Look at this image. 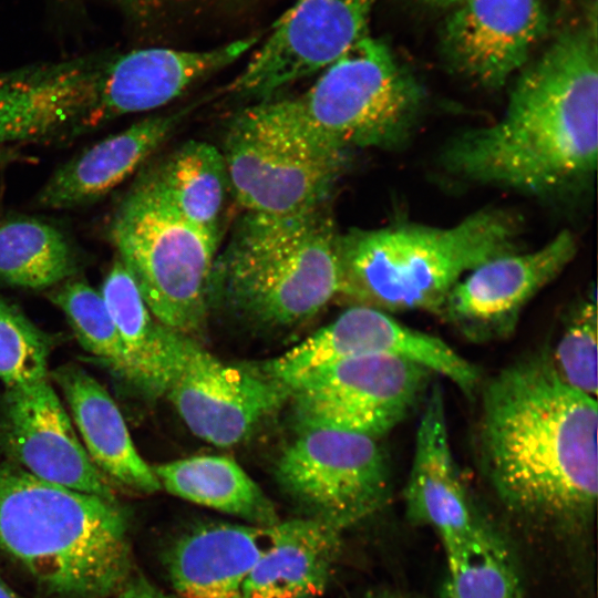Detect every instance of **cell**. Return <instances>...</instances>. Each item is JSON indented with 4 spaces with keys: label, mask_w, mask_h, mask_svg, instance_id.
I'll list each match as a JSON object with an SVG mask.
<instances>
[{
    "label": "cell",
    "mask_w": 598,
    "mask_h": 598,
    "mask_svg": "<svg viewBox=\"0 0 598 598\" xmlns=\"http://www.w3.org/2000/svg\"><path fill=\"white\" fill-rule=\"evenodd\" d=\"M0 442L14 464L41 480L116 498L109 478L92 463L80 443L49 378L7 389Z\"/></svg>",
    "instance_id": "9a60e30c"
},
{
    "label": "cell",
    "mask_w": 598,
    "mask_h": 598,
    "mask_svg": "<svg viewBox=\"0 0 598 598\" xmlns=\"http://www.w3.org/2000/svg\"><path fill=\"white\" fill-rule=\"evenodd\" d=\"M100 293L125 351L127 382L150 399L164 396L187 336L156 320L120 258L112 265Z\"/></svg>",
    "instance_id": "7402d4cb"
},
{
    "label": "cell",
    "mask_w": 598,
    "mask_h": 598,
    "mask_svg": "<svg viewBox=\"0 0 598 598\" xmlns=\"http://www.w3.org/2000/svg\"><path fill=\"white\" fill-rule=\"evenodd\" d=\"M275 476L309 517L342 532L378 513L391 494V466L379 440L331 427L298 426Z\"/></svg>",
    "instance_id": "9c48e42d"
},
{
    "label": "cell",
    "mask_w": 598,
    "mask_h": 598,
    "mask_svg": "<svg viewBox=\"0 0 598 598\" xmlns=\"http://www.w3.org/2000/svg\"><path fill=\"white\" fill-rule=\"evenodd\" d=\"M0 598H19V597L0 579Z\"/></svg>",
    "instance_id": "d6a6232c"
},
{
    "label": "cell",
    "mask_w": 598,
    "mask_h": 598,
    "mask_svg": "<svg viewBox=\"0 0 598 598\" xmlns=\"http://www.w3.org/2000/svg\"><path fill=\"white\" fill-rule=\"evenodd\" d=\"M73 239L60 227L20 216L0 223V280L42 289L70 279L78 269Z\"/></svg>",
    "instance_id": "d4e9b609"
},
{
    "label": "cell",
    "mask_w": 598,
    "mask_h": 598,
    "mask_svg": "<svg viewBox=\"0 0 598 598\" xmlns=\"http://www.w3.org/2000/svg\"><path fill=\"white\" fill-rule=\"evenodd\" d=\"M50 340L0 296V379L7 389L49 378Z\"/></svg>",
    "instance_id": "f1b7e54d"
},
{
    "label": "cell",
    "mask_w": 598,
    "mask_h": 598,
    "mask_svg": "<svg viewBox=\"0 0 598 598\" xmlns=\"http://www.w3.org/2000/svg\"><path fill=\"white\" fill-rule=\"evenodd\" d=\"M169 494L244 519L272 526L280 519L274 503L233 458L198 455L152 466Z\"/></svg>",
    "instance_id": "cb8c5ba5"
},
{
    "label": "cell",
    "mask_w": 598,
    "mask_h": 598,
    "mask_svg": "<svg viewBox=\"0 0 598 598\" xmlns=\"http://www.w3.org/2000/svg\"><path fill=\"white\" fill-rule=\"evenodd\" d=\"M404 504L408 518L433 527L451 549L482 520L453 454L443 390L432 384L423 402Z\"/></svg>",
    "instance_id": "e0dca14e"
},
{
    "label": "cell",
    "mask_w": 598,
    "mask_h": 598,
    "mask_svg": "<svg viewBox=\"0 0 598 598\" xmlns=\"http://www.w3.org/2000/svg\"><path fill=\"white\" fill-rule=\"evenodd\" d=\"M429 1L439 3V4H455L461 0H429Z\"/></svg>",
    "instance_id": "836d02e7"
},
{
    "label": "cell",
    "mask_w": 598,
    "mask_h": 598,
    "mask_svg": "<svg viewBox=\"0 0 598 598\" xmlns=\"http://www.w3.org/2000/svg\"><path fill=\"white\" fill-rule=\"evenodd\" d=\"M447 18L442 52L456 73L499 89L523 69L547 28L542 0H461Z\"/></svg>",
    "instance_id": "2e32d148"
},
{
    "label": "cell",
    "mask_w": 598,
    "mask_h": 598,
    "mask_svg": "<svg viewBox=\"0 0 598 598\" xmlns=\"http://www.w3.org/2000/svg\"><path fill=\"white\" fill-rule=\"evenodd\" d=\"M122 4H125L128 9L136 11L137 13L147 14L165 7L181 2L184 0H118Z\"/></svg>",
    "instance_id": "4dcf8cb0"
},
{
    "label": "cell",
    "mask_w": 598,
    "mask_h": 598,
    "mask_svg": "<svg viewBox=\"0 0 598 598\" xmlns=\"http://www.w3.org/2000/svg\"><path fill=\"white\" fill-rule=\"evenodd\" d=\"M576 252L575 236L561 230L533 251L489 259L454 286L439 316L472 342L507 339L528 302L563 272Z\"/></svg>",
    "instance_id": "5bb4252c"
},
{
    "label": "cell",
    "mask_w": 598,
    "mask_h": 598,
    "mask_svg": "<svg viewBox=\"0 0 598 598\" xmlns=\"http://www.w3.org/2000/svg\"><path fill=\"white\" fill-rule=\"evenodd\" d=\"M374 0H296L275 23L227 91L271 100L283 87L323 71L367 35Z\"/></svg>",
    "instance_id": "4fadbf2b"
},
{
    "label": "cell",
    "mask_w": 598,
    "mask_h": 598,
    "mask_svg": "<svg viewBox=\"0 0 598 598\" xmlns=\"http://www.w3.org/2000/svg\"><path fill=\"white\" fill-rule=\"evenodd\" d=\"M342 530L318 518L275 525L270 547L246 579L240 598H316L330 579Z\"/></svg>",
    "instance_id": "44dd1931"
},
{
    "label": "cell",
    "mask_w": 598,
    "mask_h": 598,
    "mask_svg": "<svg viewBox=\"0 0 598 598\" xmlns=\"http://www.w3.org/2000/svg\"><path fill=\"white\" fill-rule=\"evenodd\" d=\"M434 373L393 355L344 359L286 384L298 426H323L380 439L402 423L430 391Z\"/></svg>",
    "instance_id": "30bf717a"
},
{
    "label": "cell",
    "mask_w": 598,
    "mask_h": 598,
    "mask_svg": "<svg viewBox=\"0 0 598 598\" xmlns=\"http://www.w3.org/2000/svg\"><path fill=\"white\" fill-rule=\"evenodd\" d=\"M165 396L195 436L228 447L288 402L289 390L259 364L221 361L187 336Z\"/></svg>",
    "instance_id": "8fae6325"
},
{
    "label": "cell",
    "mask_w": 598,
    "mask_h": 598,
    "mask_svg": "<svg viewBox=\"0 0 598 598\" xmlns=\"http://www.w3.org/2000/svg\"><path fill=\"white\" fill-rule=\"evenodd\" d=\"M367 355L413 361L447 378L467 399L475 398L482 383L480 369L442 339L408 327L389 312L361 305L347 309L281 355L259 365L286 385L315 368Z\"/></svg>",
    "instance_id": "7c38bea8"
},
{
    "label": "cell",
    "mask_w": 598,
    "mask_h": 598,
    "mask_svg": "<svg viewBox=\"0 0 598 598\" xmlns=\"http://www.w3.org/2000/svg\"><path fill=\"white\" fill-rule=\"evenodd\" d=\"M51 375L68 401L90 460L100 472L137 493L159 491L153 467L138 454L107 391L78 365L60 367Z\"/></svg>",
    "instance_id": "ffe728a7"
},
{
    "label": "cell",
    "mask_w": 598,
    "mask_h": 598,
    "mask_svg": "<svg viewBox=\"0 0 598 598\" xmlns=\"http://www.w3.org/2000/svg\"><path fill=\"white\" fill-rule=\"evenodd\" d=\"M518 218L488 208L451 227L413 223L340 234V295L385 312L440 315L454 286L489 259L518 251Z\"/></svg>",
    "instance_id": "5b68a950"
},
{
    "label": "cell",
    "mask_w": 598,
    "mask_h": 598,
    "mask_svg": "<svg viewBox=\"0 0 598 598\" xmlns=\"http://www.w3.org/2000/svg\"><path fill=\"white\" fill-rule=\"evenodd\" d=\"M477 467L498 503L524 520L580 527L598 491L597 400L563 382L546 349L482 381Z\"/></svg>",
    "instance_id": "6da1fadb"
},
{
    "label": "cell",
    "mask_w": 598,
    "mask_h": 598,
    "mask_svg": "<svg viewBox=\"0 0 598 598\" xmlns=\"http://www.w3.org/2000/svg\"><path fill=\"white\" fill-rule=\"evenodd\" d=\"M107 236L156 320L199 341L219 241L137 182L113 210Z\"/></svg>",
    "instance_id": "8992f818"
},
{
    "label": "cell",
    "mask_w": 598,
    "mask_h": 598,
    "mask_svg": "<svg viewBox=\"0 0 598 598\" xmlns=\"http://www.w3.org/2000/svg\"><path fill=\"white\" fill-rule=\"evenodd\" d=\"M275 525L207 523L187 532L168 554L175 591L181 598H240L250 571L272 543Z\"/></svg>",
    "instance_id": "d6986e66"
},
{
    "label": "cell",
    "mask_w": 598,
    "mask_h": 598,
    "mask_svg": "<svg viewBox=\"0 0 598 598\" xmlns=\"http://www.w3.org/2000/svg\"><path fill=\"white\" fill-rule=\"evenodd\" d=\"M188 111L146 116L82 150L51 174L35 195L34 206L71 209L96 203L134 173Z\"/></svg>",
    "instance_id": "ac0fdd59"
},
{
    "label": "cell",
    "mask_w": 598,
    "mask_h": 598,
    "mask_svg": "<svg viewBox=\"0 0 598 598\" xmlns=\"http://www.w3.org/2000/svg\"><path fill=\"white\" fill-rule=\"evenodd\" d=\"M293 115L323 144L393 150L412 135L424 106L415 78L368 34L326 68L303 94L286 99Z\"/></svg>",
    "instance_id": "52a82bcc"
},
{
    "label": "cell",
    "mask_w": 598,
    "mask_h": 598,
    "mask_svg": "<svg viewBox=\"0 0 598 598\" xmlns=\"http://www.w3.org/2000/svg\"><path fill=\"white\" fill-rule=\"evenodd\" d=\"M182 219L219 241L230 192L223 153L204 141H187L143 172L136 181Z\"/></svg>",
    "instance_id": "603a6c76"
},
{
    "label": "cell",
    "mask_w": 598,
    "mask_h": 598,
    "mask_svg": "<svg viewBox=\"0 0 598 598\" xmlns=\"http://www.w3.org/2000/svg\"><path fill=\"white\" fill-rule=\"evenodd\" d=\"M245 212L283 215L327 203L349 153L316 138L286 99L256 102L228 123L220 150Z\"/></svg>",
    "instance_id": "ba28073f"
},
{
    "label": "cell",
    "mask_w": 598,
    "mask_h": 598,
    "mask_svg": "<svg viewBox=\"0 0 598 598\" xmlns=\"http://www.w3.org/2000/svg\"><path fill=\"white\" fill-rule=\"evenodd\" d=\"M597 297L592 286L563 317L554 348L546 349L553 369L570 388L597 396Z\"/></svg>",
    "instance_id": "83f0119b"
},
{
    "label": "cell",
    "mask_w": 598,
    "mask_h": 598,
    "mask_svg": "<svg viewBox=\"0 0 598 598\" xmlns=\"http://www.w3.org/2000/svg\"><path fill=\"white\" fill-rule=\"evenodd\" d=\"M110 598H173L151 584L144 577H131L128 581Z\"/></svg>",
    "instance_id": "f546056e"
},
{
    "label": "cell",
    "mask_w": 598,
    "mask_h": 598,
    "mask_svg": "<svg viewBox=\"0 0 598 598\" xmlns=\"http://www.w3.org/2000/svg\"><path fill=\"white\" fill-rule=\"evenodd\" d=\"M597 151V37L579 27L525 66L501 118L452 140L442 164L466 182L568 199L591 186Z\"/></svg>",
    "instance_id": "7a4b0ae2"
},
{
    "label": "cell",
    "mask_w": 598,
    "mask_h": 598,
    "mask_svg": "<svg viewBox=\"0 0 598 598\" xmlns=\"http://www.w3.org/2000/svg\"><path fill=\"white\" fill-rule=\"evenodd\" d=\"M339 239L327 203L283 215L244 212L217 252L209 310L262 331L308 321L340 295Z\"/></svg>",
    "instance_id": "277c9868"
},
{
    "label": "cell",
    "mask_w": 598,
    "mask_h": 598,
    "mask_svg": "<svg viewBox=\"0 0 598 598\" xmlns=\"http://www.w3.org/2000/svg\"><path fill=\"white\" fill-rule=\"evenodd\" d=\"M130 518L116 498L0 465V548L60 598H105L131 578Z\"/></svg>",
    "instance_id": "3957f363"
},
{
    "label": "cell",
    "mask_w": 598,
    "mask_h": 598,
    "mask_svg": "<svg viewBox=\"0 0 598 598\" xmlns=\"http://www.w3.org/2000/svg\"><path fill=\"white\" fill-rule=\"evenodd\" d=\"M49 297L65 315L83 349L127 381L125 351L102 295L86 281L70 278Z\"/></svg>",
    "instance_id": "4316f807"
},
{
    "label": "cell",
    "mask_w": 598,
    "mask_h": 598,
    "mask_svg": "<svg viewBox=\"0 0 598 598\" xmlns=\"http://www.w3.org/2000/svg\"><path fill=\"white\" fill-rule=\"evenodd\" d=\"M445 554L442 598H524L506 546L483 520Z\"/></svg>",
    "instance_id": "484cf974"
},
{
    "label": "cell",
    "mask_w": 598,
    "mask_h": 598,
    "mask_svg": "<svg viewBox=\"0 0 598 598\" xmlns=\"http://www.w3.org/2000/svg\"><path fill=\"white\" fill-rule=\"evenodd\" d=\"M370 598H415L412 596L399 594V592H392V591H382L373 595Z\"/></svg>",
    "instance_id": "1f68e13d"
}]
</instances>
